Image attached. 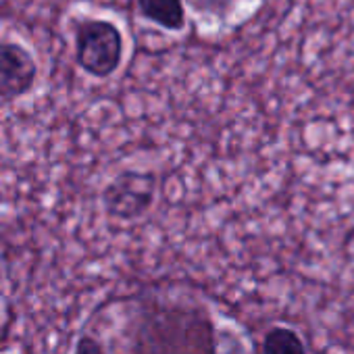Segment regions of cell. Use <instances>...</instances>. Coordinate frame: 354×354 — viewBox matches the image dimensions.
I'll use <instances>...</instances> for the list:
<instances>
[{"label":"cell","instance_id":"cell-1","mask_svg":"<svg viewBox=\"0 0 354 354\" xmlns=\"http://www.w3.org/2000/svg\"><path fill=\"white\" fill-rule=\"evenodd\" d=\"M133 354H219V331L205 308L150 304L133 339Z\"/></svg>","mask_w":354,"mask_h":354},{"label":"cell","instance_id":"cell-2","mask_svg":"<svg viewBox=\"0 0 354 354\" xmlns=\"http://www.w3.org/2000/svg\"><path fill=\"white\" fill-rule=\"evenodd\" d=\"M123 59V36L119 28L104 19H86L75 30V61L94 75H113Z\"/></svg>","mask_w":354,"mask_h":354},{"label":"cell","instance_id":"cell-3","mask_svg":"<svg viewBox=\"0 0 354 354\" xmlns=\"http://www.w3.org/2000/svg\"><path fill=\"white\" fill-rule=\"evenodd\" d=\"M154 201V177L142 171H125L106 186L102 203L109 215L117 219H136L144 215Z\"/></svg>","mask_w":354,"mask_h":354},{"label":"cell","instance_id":"cell-4","mask_svg":"<svg viewBox=\"0 0 354 354\" xmlns=\"http://www.w3.org/2000/svg\"><path fill=\"white\" fill-rule=\"evenodd\" d=\"M38 77L32 53L17 42H0V96L15 100L26 96Z\"/></svg>","mask_w":354,"mask_h":354},{"label":"cell","instance_id":"cell-5","mask_svg":"<svg viewBox=\"0 0 354 354\" xmlns=\"http://www.w3.org/2000/svg\"><path fill=\"white\" fill-rule=\"evenodd\" d=\"M140 13L156 26L177 32L186 26V11L182 0H138Z\"/></svg>","mask_w":354,"mask_h":354},{"label":"cell","instance_id":"cell-6","mask_svg":"<svg viewBox=\"0 0 354 354\" xmlns=\"http://www.w3.org/2000/svg\"><path fill=\"white\" fill-rule=\"evenodd\" d=\"M261 354H308L300 333L286 325H273L265 331Z\"/></svg>","mask_w":354,"mask_h":354},{"label":"cell","instance_id":"cell-7","mask_svg":"<svg viewBox=\"0 0 354 354\" xmlns=\"http://www.w3.org/2000/svg\"><path fill=\"white\" fill-rule=\"evenodd\" d=\"M73 354H106V352H104L102 344H100L96 337H92V335H82V337L77 339V344H75Z\"/></svg>","mask_w":354,"mask_h":354}]
</instances>
